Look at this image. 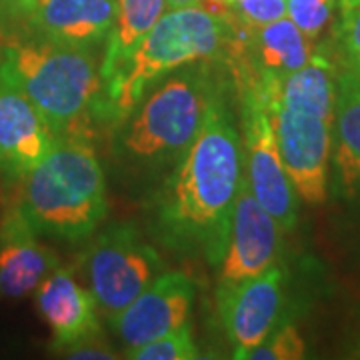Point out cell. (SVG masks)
<instances>
[{
    "mask_svg": "<svg viewBox=\"0 0 360 360\" xmlns=\"http://www.w3.org/2000/svg\"><path fill=\"white\" fill-rule=\"evenodd\" d=\"M34 304L40 319L51 328L56 350L98 335L96 300L68 269H54L40 283L34 290Z\"/></svg>",
    "mask_w": 360,
    "mask_h": 360,
    "instance_id": "cell-14",
    "label": "cell"
},
{
    "mask_svg": "<svg viewBox=\"0 0 360 360\" xmlns=\"http://www.w3.org/2000/svg\"><path fill=\"white\" fill-rule=\"evenodd\" d=\"M226 32V18L200 4L168 8L139 42L127 65L106 84L108 115L118 122L129 120L155 82L184 66L214 56Z\"/></svg>",
    "mask_w": 360,
    "mask_h": 360,
    "instance_id": "cell-4",
    "label": "cell"
},
{
    "mask_svg": "<svg viewBox=\"0 0 360 360\" xmlns=\"http://www.w3.org/2000/svg\"><path fill=\"white\" fill-rule=\"evenodd\" d=\"M336 37L348 54V58L360 56V0H340L338 2Z\"/></svg>",
    "mask_w": 360,
    "mask_h": 360,
    "instance_id": "cell-23",
    "label": "cell"
},
{
    "mask_svg": "<svg viewBox=\"0 0 360 360\" xmlns=\"http://www.w3.org/2000/svg\"><path fill=\"white\" fill-rule=\"evenodd\" d=\"M243 176L240 134L224 103L212 94L202 127L162 193L158 226L165 243L219 266Z\"/></svg>",
    "mask_w": 360,
    "mask_h": 360,
    "instance_id": "cell-1",
    "label": "cell"
},
{
    "mask_svg": "<svg viewBox=\"0 0 360 360\" xmlns=\"http://www.w3.org/2000/svg\"><path fill=\"white\" fill-rule=\"evenodd\" d=\"M0 82L20 92L56 139L90 136L104 80L89 49L44 39L4 42L0 46Z\"/></svg>",
    "mask_w": 360,
    "mask_h": 360,
    "instance_id": "cell-2",
    "label": "cell"
},
{
    "mask_svg": "<svg viewBox=\"0 0 360 360\" xmlns=\"http://www.w3.org/2000/svg\"><path fill=\"white\" fill-rule=\"evenodd\" d=\"M66 359H116L118 354H115L112 348H108L106 345L98 342V335L89 336V338H82L75 345L66 347Z\"/></svg>",
    "mask_w": 360,
    "mask_h": 360,
    "instance_id": "cell-25",
    "label": "cell"
},
{
    "mask_svg": "<svg viewBox=\"0 0 360 360\" xmlns=\"http://www.w3.org/2000/svg\"><path fill=\"white\" fill-rule=\"evenodd\" d=\"M304 340L296 333L295 326L286 324L278 330H272L260 345L250 348L245 359L250 360H298L304 359Z\"/></svg>",
    "mask_w": 360,
    "mask_h": 360,
    "instance_id": "cell-21",
    "label": "cell"
},
{
    "mask_svg": "<svg viewBox=\"0 0 360 360\" xmlns=\"http://www.w3.org/2000/svg\"><path fill=\"white\" fill-rule=\"evenodd\" d=\"M283 270L274 264L238 283H219V312L234 359H245L274 330L283 307Z\"/></svg>",
    "mask_w": 360,
    "mask_h": 360,
    "instance_id": "cell-9",
    "label": "cell"
},
{
    "mask_svg": "<svg viewBox=\"0 0 360 360\" xmlns=\"http://www.w3.org/2000/svg\"><path fill=\"white\" fill-rule=\"evenodd\" d=\"M196 286L182 272H162L129 307L112 316L127 352L188 324Z\"/></svg>",
    "mask_w": 360,
    "mask_h": 360,
    "instance_id": "cell-10",
    "label": "cell"
},
{
    "mask_svg": "<svg viewBox=\"0 0 360 360\" xmlns=\"http://www.w3.org/2000/svg\"><path fill=\"white\" fill-rule=\"evenodd\" d=\"M58 269V257L39 240L16 206H8L0 219V298H22Z\"/></svg>",
    "mask_w": 360,
    "mask_h": 360,
    "instance_id": "cell-13",
    "label": "cell"
},
{
    "mask_svg": "<svg viewBox=\"0 0 360 360\" xmlns=\"http://www.w3.org/2000/svg\"><path fill=\"white\" fill-rule=\"evenodd\" d=\"M232 13L238 14L248 26L257 28L286 16V0H238L232 6Z\"/></svg>",
    "mask_w": 360,
    "mask_h": 360,
    "instance_id": "cell-24",
    "label": "cell"
},
{
    "mask_svg": "<svg viewBox=\"0 0 360 360\" xmlns=\"http://www.w3.org/2000/svg\"><path fill=\"white\" fill-rule=\"evenodd\" d=\"M348 65L354 66V68L360 72V56H356V58H348Z\"/></svg>",
    "mask_w": 360,
    "mask_h": 360,
    "instance_id": "cell-28",
    "label": "cell"
},
{
    "mask_svg": "<svg viewBox=\"0 0 360 360\" xmlns=\"http://www.w3.org/2000/svg\"><path fill=\"white\" fill-rule=\"evenodd\" d=\"M18 184L14 206L39 236L80 243L106 217V180L89 139H58Z\"/></svg>",
    "mask_w": 360,
    "mask_h": 360,
    "instance_id": "cell-3",
    "label": "cell"
},
{
    "mask_svg": "<svg viewBox=\"0 0 360 360\" xmlns=\"http://www.w3.org/2000/svg\"><path fill=\"white\" fill-rule=\"evenodd\" d=\"M13 2L16 4V6H18V8H20V11H25V13H30V11H32V6H34V4H37L39 0H13Z\"/></svg>",
    "mask_w": 360,
    "mask_h": 360,
    "instance_id": "cell-27",
    "label": "cell"
},
{
    "mask_svg": "<svg viewBox=\"0 0 360 360\" xmlns=\"http://www.w3.org/2000/svg\"><path fill=\"white\" fill-rule=\"evenodd\" d=\"M243 165L257 200L281 231H292L298 219L296 193L284 170L269 106L252 89L243 96Z\"/></svg>",
    "mask_w": 360,
    "mask_h": 360,
    "instance_id": "cell-7",
    "label": "cell"
},
{
    "mask_svg": "<svg viewBox=\"0 0 360 360\" xmlns=\"http://www.w3.org/2000/svg\"><path fill=\"white\" fill-rule=\"evenodd\" d=\"M202 0H167L168 8H182V6H196Z\"/></svg>",
    "mask_w": 360,
    "mask_h": 360,
    "instance_id": "cell-26",
    "label": "cell"
},
{
    "mask_svg": "<svg viewBox=\"0 0 360 360\" xmlns=\"http://www.w3.org/2000/svg\"><path fill=\"white\" fill-rule=\"evenodd\" d=\"M333 150L340 193L360 198V72L350 65L336 75Z\"/></svg>",
    "mask_w": 360,
    "mask_h": 360,
    "instance_id": "cell-17",
    "label": "cell"
},
{
    "mask_svg": "<svg viewBox=\"0 0 360 360\" xmlns=\"http://www.w3.org/2000/svg\"><path fill=\"white\" fill-rule=\"evenodd\" d=\"M162 270L156 250L130 224L101 232L84 255V272L96 307L110 319L141 295Z\"/></svg>",
    "mask_w": 360,
    "mask_h": 360,
    "instance_id": "cell-6",
    "label": "cell"
},
{
    "mask_svg": "<svg viewBox=\"0 0 360 360\" xmlns=\"http://www.w3.org/2000/svg\"><path fill=\"white\" fill-rule=\"evenodd\" d=\"M255 86L264 104H278L300 115L322 118L335 124L336 72L322 56H310L302 68L278 78H262Z\"/></svg>",
    "mask_w": 360,
    "mask_h": 360,
    "instance_id": "cell-16",
    "label": "cell"
},
{
    "mask_svg": "<svg viewBox=\"0 0 360 360\" xmlns=\"http://www.w3.org/2000/svg\"><path fill=\"white\" fill-rule=\"evenodd\" d=\"M212 92L205 77L194 70L168 75L130 115L122 146L134 158L155 160L184 153L205 122Z\"/></svg>",
    "mask_w": 360,
    "mask_h": 360,
    "instance_id": "cell-5",
    "label": "cell"
},
{
    "mask_svg": "<svg viewBox=\"0 0 360 360\" xmlns=\"http://www.w3.org/2000/svg\"><path fill=\"white\" fill-rule=\"evenodd\" d=\"M269 106V104H266ZM284 170L296 196L310 206L326 202L333 155V122L269 106Z\"/></svg>",
    "mask_w": 360,
    "mask_h": 360,
    "instance_id": "cell-8",
    "label": "cell"
},
{
    "mask_svg": "<svg viewBox=\"0 0 360 360\" xmlns=\"http://www.w3.org/2000/svg\"><path fill=\"white\" fill-rule=\"evenodd\" d=\"M167 11V0H118L115 26L106 37V51L101 65L104 84L120 72L139 42Z\"/></svg>",
    "mask_w": 360,
    "mask_h": 360,
    "instance_id": "cell-18",
    "label": "cell"
},
{
    "mask_svg": "<svg viewBox=\"0 0 360 360\" xmlns=\"http://www.w3.org/2000/svg\"><path fill=\"white\" fill-rule=\"evenodd\" d=\"M336 0H286V16L310 40H316L328 26Z\"/></svg>",
    "mask_w": 360,
    "mask_h": 360,
    "instance_id": "cell-22",
    "label": "cell"
},
{
    "mask_svg": "<svg viewBox=\"0 0 360 360\" xmlns=\"http://www.w3.org/2000/svg\"><path fill=\"white\" fill-rule=\"evenodd\" d=\"M198 356V347L188 324L127 352V359L134 360H194Z\"/></svg>",
    "mask_w": 360,
    "mask_h": 360,
    "instance_id": "cell-20",
    "label": "cell"
},
{
    "mask_svg": "<svg viewBox=\"0 0 360 360\" xmlns=\"http://www.w3.org/2000/svg\"><path fill=\"white\" fill-rule=\"evenodd\" d=\"M116 11L118 0H39L28 16L44 40L90 49L108 37Z\"/></svg>",
    "mask_w": 360,
    "mask_h": 360,
    "instance_id": "cell-15",
    "label": "cell"
},
{
    "mask_svg": "<svg viewBox=\"0 0 360 360\" xmlns=\"http://www.w3.org/2000/svg\"><path fill=\"white\" fill-rule=\"evenodd\" d=\"M56 141L39 110L20 92L0 82V176L16 184Z\"/></svg>",
    "mask_w": 360,
    "mask_h": 360,
    "instance_id": "cell-12",
    "label": "cell"
},
{
    "mask_svg": "<svg viewBox=\"0 0 360 360\" xmlns=\"http://www.w3.org/2000/svg\"><path fill=\"white\" fill-rule=\"evenodd\" d=\"M255 54L264 78L290 75L307 65L312 56V40L288 18L257 26Z\"/></svg>",
    "mask_w": 360,
    "mask_h": 360,
    "instance_id": "cell-19",
    "label": "cell"
},
{
    "mask_svg": "<svg viewBox=\"0 0 360 360\" xmlns=\"http://www.w3.org/2000/svg\"><path fill=\"white\" fill-rule=\"evenodd\" d=\"M281 226L257 200L243 176L234 200L231 231L220 258L219 283H238L276 264Z\"/></svg>",
    "mask_w": 360,
    "mask_h": 360,
    "instance_id": "cell-11",
    "label": "cell"
}]
</instances>
